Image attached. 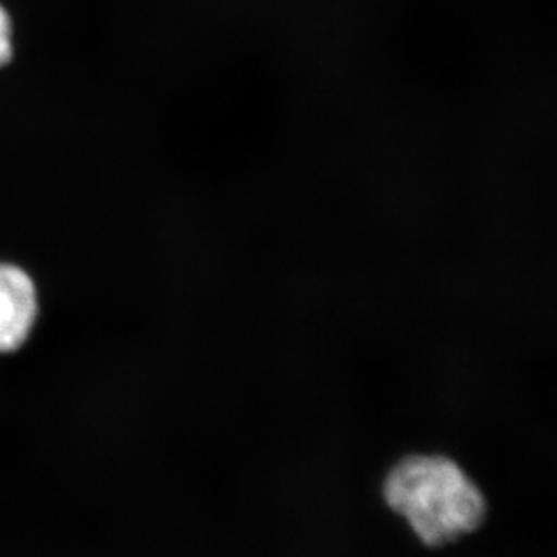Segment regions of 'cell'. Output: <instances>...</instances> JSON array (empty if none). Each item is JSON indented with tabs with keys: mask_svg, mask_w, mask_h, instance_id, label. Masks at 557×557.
Returning <instances> with one entry per match:
<instances>
[{
	"mask_svg": "<svg viewBox=\"0 0 557 557\" xmlns=\"http://www.w3.org/2000/svg\"><path fill=\"white\" fill-rule=\"evenodd\" d=\"M384 502L428 547H446L479 531L487 502L479 485L451 458L413 455L389 469Z\"/></svg>",
	"mask_w": 557,
	"mask_h": 557,
	"instance_id": "obj_1",
	"label": "cell"
},
{
	"mask_svg": "<svg viewBox=\"0 0 557 557\" xmlns=\"http://www.w3.org/2000/svg\"><path fill=\"white\" fill-rule=\"evenodd\" d=\"M38 315L37 289L26 271L0 263V354L27 342Z\"/></svg>",
	"mask_w": 557,
	"mask_h": 557,
	"instance_id": "obj_2",
	"label": "cell"
},
{
	"mask_svg": "<svg viewBox=\"0 0 557 557\" xmlns=\"http://www.w3.org/2000/svg\"><path fill=\"white\" fill-rule=\"evenodd\" d=\"M11 53V21L4 8H0V67L10 62Z\"/></svg>",
	"mask_w": 557,
	"mask_h": 557,
	"instance_id": "obj_3",
	"label": "cell"
}]
</instances>
